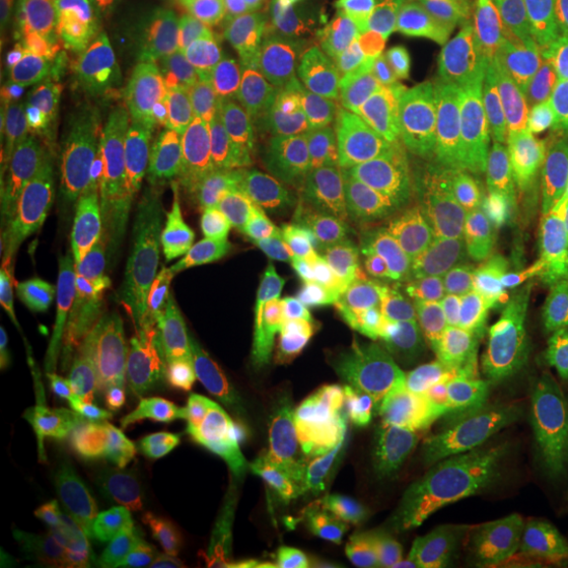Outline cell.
Returning <instances> with one entry per match:
<instances>
[{
    "mask_svg": "<svg viewBox=\"0 0 568 568\" xmlns=\"http://www.w3.org/2000/svg\"><path fill=\"white\" fill-rule=\"evenodd\" d=\"M294 338L244 325L215 347L183 465L181 568H256L301 439Z\"/></svg>",
    "mask_w": 568,
    "mask_h": 568,
    "instance_id": "1",
    "label": "cell"
},
{
    "mask_svg": "<svg viewBox=\"0 0 568 568\" xmlns=\"http://www.w3.org/2000/svg\"><path fill=\"white\" fill-rule=\"evenodd\" d=\"M224 219L246 268L265 282H316L345 263L361 241V209L316 99L294 104L241 162Z\"/></svg>",
    "mask_w": 568,
    "mask_h": 568,
    "instance_id": "2",
    "label": "cell"
},
{
    "mask_svg": "<svg viewBox=\"0 0 568 568\" xmlns=\"http://www.w3.org/2000/svg\"><path fill=\"white\" fill-rule=\"evenodd\" d=\"M388 379L386 332L345 325L301 405L310 525L301 568H388L376 503V410Z\"/></svg>",
    "mask_w": 568,
    "mask_h": 568,
    "instance_id": "3",
    "label": "cell"
},
{
    "mask_svg": "<svg viewBox=\"0 0 568 568\" xmlns=\"http://www.w3.org/2000/svg\"><path fill=\"white\" fill-rule=\"evenodd\" d=\"M503 268L474 196L462 186H420L402 205L376 268V306L398 364L465 386L458 325L496 294Z\"/></svg>",
    "mask_w": 568,
    "mask_h": 568,
    "instance_id": "4",
    "label": "cell"
},
{
    "mask_svg": "<svg viewBox=\"0 0 568 568\" xmlns=\"http://www.w3.org/2000/svg\"><path fill=\"white\" fill-rule=\"evenodd\" d=\"M171 29L168 102L186 133L241 159L294 108L287 29L272 0H162Z\"/></svg>",
    "mask_w": 568,
    "mask_h": 568,
    "instance_id": "5",
    "label": "cell"
},
{
    "mask_svg": "<svg viewBox=\"0 0 568 568\" xmlns=\"http://www.w3.org/2000/svg\"><path fill=\"white\" fill-rule=\"evenodd\" d=\"M537 145V58L511 29L470 26L426 70L414 114L420 186H462Z\"/></svg>",
    "mask_w": 568,
    "mask_h": 568,
    "instance_id": "6",
    "label": "cell"
},
{
    "mask_svg": "<svg viewBox=\"0 0 568 568\" xmlns=\"http://www.w3.org/2000/svg\"><path fill=\"white\" fill-rule=\"evenodd\" d=\"M547 487V405L521 388L487 392L452 443L443 537L477 556L534 530Z\"/></svg>",
    "mask_w": 568,
    "mask_h": 568,
    "instance_id": "7",
    "label": "cell"
},
{
    "mask_svg": "<svg viewBox=\"0 0 568 568\" xmlns=\"http://www.w3.org/2000/svg\"><path fill=\"white\" fill-rule=\"evenodd\" d=\"M136 443L104 407H82L44 446L13 518L3 568H70L123 506L142 465Z\"/></svg>",
    "mask_w": 568,
    "mask_h": 568,
    "instance_id": "8",
    "label": "cell"
},
{
    "mask_svg": "<svg viewBox=\"0 0 568 568\" xmlns=\"http://www.w3.org/2000/svg\"><path fill=\"white\" fill-rule=\"evenodd\" d=\"M462 388L420 366H388L376 410V503L388 568H420L446 503L452 417Z\"/></svg>",
    "mask_w": 568,
    "mask_h": 568,
    "instance_id": "9",
    "label": "cell"
},
{
    "mask_svg": "<svg viewBox=\"0 0 568 568\" xmlns=\"http://www.w3.org/2000/svg\"><path fill=\"white\" fill-rule=\"evenodd\" d=\"M58 70L67 102L111 95L162 114L171 73V29L162 0H58Z\"/></svg>",
    "mask_w": 568,
    "mask_h": 568,
    "instance_id": "10",
    "label": "cell"
},
{
    "mask_svg": "<svg viewBox=\"0 0 568 568\" xmlns=\"http://www.w3.org/2000/svg\"><path fill=\"white\" fill-rule=\"evenodd\" d=\"M3 332V407L13 392V443L3 448V518L17 515L44 446L82 410L80 342L70 316L36 306Z\"/></svg>",
    "mask_w": 568,
    "mask_h": 568,
    "instance_id": "11",
    "label": "cell"
},
{
    "mask_svg": "<svg viewBox=\"0 0 568 568\" xmlns=\"http://www.w3.org/2000/svg\"><path fill=\"white\" fill-rule=\"evenodd\" d=\"M152 181L80 152L67 178L32 205L29 224L32 244L63 253L70 260H85L126 244L152 224Z\"/></svg>",
    "mask_w": 568,
    "mask_h": 568,
    "instance_id": "12",
    "label": "cell"
},
{
    "mask_svg": "<svg viewBox=\"0 0 568 568\" xmlns=\"http://www.w3.org/2000/svg\"><path fill=\"white\" fill-rule=\"evenodd\" d=\"M474 203L503 272L521 265H568V183L544 152L477 181Z\"/></svg>",
    "mask_w": 568,
    "mask_h": 568,
    "instance_id": "13",
    "label": "cell"
},
{
    "mask_svg": "<svg viewBox=\"0 0 568 568\" xmlns=\"http://www.w3.org/2000/svg\"><path fill=\"white\" fill-rule=\"evenodd\" d=\"M506 364L503 386L547 405L568 376V278L562 265L534 263L503 272Z\"/></svg>",
    "mask_w": 568,
    "mask_h": 568,
    "instance_id": "14",
    "label": "cell"
},
{
    "mask_svg": "<svg viewBox=\"0 0 568 568\" xmlns=\"http://www.w3.org/2000/svg\"><path fill=\"white\" fill-rule=\"evenodd\" d=\"M183 275V253L142 241L99 272L85 294L82 316H99L123 328L155 366L174 338Z\"/></svg>",
    "mask_w": 568,
    "mask_h": 568,
    "instance_id": "15",
    "label": "cell"
},
{
    "mask_svg": "<svg viewBox=\"0 0 568 568\" xmlns=\"http://www.w3.org/2000/svg\"><path fill=\"white\" fill-rule=\"evenodd\" d=\"M70 104V140L82 155L133 171L152 183L171 171L174 155L181 152V133L171 123L181 121L178 114H145L111 95H80Z\"/></svg>",
    "mask_w": 568,
    "mask_h": 568,
    "instance_id": "16",
    "label": "cell"
},
{
    "mask_svg": "<svg viewBox=\"0 0 568 568\" xmlns=\"http://www.w3.org/2000/svg\"><path fill=\"white\" fill-rule=\"evenodd\" d=\"M70 568H162V496L149 458L111 525L82 549Z\"/></svg>",
    "mask_w": 568,
    "mask_h": 568,
    "instance_id": "17",
    "label": "cell"
},
{
    "mask_svg": "<svg viewBox=\"0 0 568 568\" xmlns=\"http://www.w3.org/2000/svg\"><path fill=\"white\" fill-rule=\"evenodd\" d=\"M530 534L552 568H568V376L547 402V487Z\"/></svg>",
    "mask_w": 568,
    "mask_h": 568,
    "instance_id": "18",
    "label": "cell"
},
{
    "mask_svg": "<svg viewBox=\"0 0 568 568\" xmlns=\"http://www.w3.org/2000/svg\"><path fill=\"white\" fill-rule=\"evenodd\" d=\"M82 379L95 395H130L140 392L152 361L123 328L99 316H80L77 323Z\"/></svg>",
    "mask_w": 568,
    "mask_h": 568,
    "instance_id": "19",
    "label": "cell"
},
{
    "mask_svg": "<svg viewBox=\"0 0 568 568\" xmlns=\"http://www.w3.org/2000/svg\"><path fill=\"white\" fill-rule=\"evenodd\" d=\"M73 263L77 260L54 253V250H44L39 244H29L13 260H7L3 297H7V306L13 310V320H20L36 306H44L51 297H58L73 275Z\"/></svg>",
    "mask_w": 568,
    "mask_h": 568,
    "instance_id": "20",
    "label": "cell"
},
{
    "mask_svg": "<svg viewBox=\"0 0 568 568\" xmlns=\"http://www.w3.org/2000/svg\"><path fill=\"white\" fill-rule=\"evenodd\" d=\"M458 354H462V366H465V379L503 383L506 325H503L499 291L467 310V316L458 325Z\"/></svg>",
    "mask_w": 568,
    "mask_h": 568,
    "instance_id": "21",
    "label": "cell"
},
{
    "mask_svg": "<svg viewBox=\"0 0 568 568\" xmlns=\"http://www.w3.org/2000/svg\"><path fill=\"white\" fill-rule=\"evenodd\" d=\"M568 136V44H552L537 58V145L549 155Z\"/></svg>",
    "mask_w": 568,
    "mask_h": 568,
    "instance_id": "22",
    "label": "cell"
},
{
    "mask_svg": "<svg viewBox=\"0 0 568 568\" xmlns=\"http://www.w3.org/2000/svg\"><path fill=\"white\" fill-rule=\"evenodd\" d=\"M77 145L63 133H48V140L41 142L32 155H26L17 174V190H20L22 203L36 205L44 200L58 183L67 178V171L77 162Z\"/></svg>",
    "mask_w": 568,
    "mask_h": 568,
    "instance_id": "23",
    "label": "cell"
},
{
    "mask_svg": "<svg viewBox=\"0 0 568 568\" xmlns=\"http://www.w3.org/2000/svg\"><path fill=\"white\" fill-rule=\"evenodd\" d=\"M354 3L357 0H272L287 36L306 44H320L335 36Z\"/></svg>",
    "mask_w": 568,
    "mask_h": 568,
    "instance_id": "24",
    "label": "cell"
},
{
    "mask_svg": "<svg viewBox=\"0 0 568 568\" xmlns=\"http://www.w3.org/2000/svg\"><path fill=\"white\" fill-rule=\"evenodd\" d=\"M36 20H39V0H0V48H3V85L7 89L29 63Z\"/></svg>",
    "mask_w": 568,
    "mask_h": 568,
    "instance_id": "25",
    "label": "cell"
},
{
    "mask_svg": "<svg viewBox=\"0 0 568 568\" xmlns=\"http://www.w3.org/2000/svg\"><path fill=\"white\" fill-rule=\"evenodd\" d=\"M540 7L547 10L552 20L559 22V29L568 36V0H547V3H540Z\"/></svg>",
    "mask_w": 568,
    "mask_h": 568,
    "instance_id": "26",
    "label": "cell"
},
{
    "mask_svg": "<svg viewBox=\"0 0 568 568\" xmlns=\"http://www.w3.org/2000/svg\"><path fill=\"white\" fill-rule=\"evenodd\" d=\"M515 568H537V549L530 544H515Z\"/></svg>",
    "mask_w": 568,
    "mask_h": 568,
    "instance_id": "27",
    "label": "cell"
},
{
    "mask_svg": "<svg viewBox=\"0 0 568 568\" xmlns=\"http://www.w3.org/2000/svg\"><path fill=\"white\" fill-rule=\"evenodd\" d=\"M549 159H552V164H556V171L562 174V181L568 183V136L552 152H549Z\"/></svg>",
    "mask_w": 568,
    "mask_h": 568,
    "instance_id": "28",
    "label": "cell"
},
{
    "mask_svg": "<svg viewBox=\"0 0 568 568\" xmlns=\"http://www.w3.org/2000/svg\"><path fill=\"white\" fill-rule=\"evenodd\" d=\"M439 568H474V566H470V556H452L446 566H439Z\"/></svg>",
    "mask_w": 568,
    "mask_h": 568,
    "instance_id": "29",
    "label": "cell"
},
{
    "mask_svg": "<svg viewBox=\"0 0 568 568\" xmlns=\"http://www.w3.org/2000/svg\"><path fill=\"white\" fill-rule=\"evenodd\" d=\"M566 278H568V265H566Z\"/></svg>",
    "mask_w": 568,
    "mask_h": 568,
    "instance_id": "30",
    "label": "cell"
},
{
    "mask_svg": "<svg viewBox=\"0 0 568 568\" xmlns=\"http://www.w3.org/2000/svg\"><path fill=\"white\" fill-rule=\"evenodd\" d=\"M540 3H547V0H540Z\"/></svg>",
    "mask_w": 568,
    "mask_h": 568,
    "instance_id": "31",
    "label": "cell"
}]
</instances>
